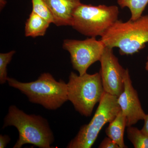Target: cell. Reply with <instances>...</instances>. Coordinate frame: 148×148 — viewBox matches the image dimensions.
Masks as SVG:
<instances>
[{
	"label": "cell",
	"instance_id": "6da1fadb",
	"mask_svg": "<svg viewBox=\"0 0 148 148\" xmlns=\"http://www.w3.org/2000/svg\"><path fill=\"white\" fill-rule=\"evenodd\" d=\"M10 126L16 127L19 134L13 148H21L26 144L40 148H52L54 135L48 121L43 117L29 114L12 105L9 108L3 128Z\"/></svg>",
	"mask_w": 148,
	"mask_h": 148
},
{
	"label": "cell",
	"instance_id": "7a4b0ae2",
	"mask_svg": "<svg viewBox=\"0 0 148 148\" xmlns=\"http://www.w3.org/2000/svg\"><path fill=\"white\" fill-rule=\"evenodd\" d=\"M7 82L26 95L31 103L39 104L47 110H54L68 101L67 84L60 79L57 81L49 73L41 74L32 82H21L8 77Z\"/></svg>",
	"mask_w": 148,
	"mask_h": 148
},
{
	"label": "cell",
	"instance_id": "3957f363",
	"mask_svg": "<svg viewBox=\"0 0 148 148\" xmlns=\"http://www.w3.org/2000/svg\"><path fill=\"white\" fill-rule=\"evenodd\" d=\"M101 40L107 47L118 48L120 55L138 53L148 42V15L125 22L118 19Z\"/></svg>",
	"mask_w": 148,
	"mask_h": 148
},
{
	"label": "cell",
	"instance_id": "277c9868",
	"mask_svg": "<svg viewBox=\"0 0 148 148\" xmlns=\"http://www.w3.org/2000/svg\"><path fill=\"white\" fill-rule=\"evenodd\" d=\"M119 13L116 5L95 6L81 3L73 14L71 26L86 36L101 37L118 20Z\"/></svg>",
	"mask_w": 148,
	"mask_h": 148
},
{
	"label": "cell",
	"instance_id": "5b68a950",
	"mask_svg": "<svg viewBox=\"0 0 148 148\" xmlns=\"http://www.w3.org/2000/svg\"><path fill=\"white\" fill-rule=\"evenodd\" d=\"M68 101L82 115L90 116L104 94L100 73L80 75L72 72L67 83Z\"/></svg>",
	"mask_w": 148,
	"mask_h": 148
},
{
	"label": "cell",
	"instance_id": "8992f818",
	"mask_svg": "<svg viewBox=\"0 0 148 148\" xmlns=\"http://www.w3.org/2000/svg\"><path fill=\"white\" fill-rule=\"evenodd\" d=\"M121 110L117 97L104 92L90 122L80 127L66 148H91L103 126L112 121Z\"/></svg>",
	"mask_w": 148,
	"mask_h": 148
},
{
	"label": "cell",
	"instance_id": "52a82bcc",
	"mask_svg": "<svg viewBox=\"0 0 148 148\" xmlns=\"http://www.w3.org/2000/svg\"><path fill=\"white\" fill-rule=\"evenodd\" d=\"M63 47L70 53L73 68L82 75L92 64L100 61L106 46L101 39L90 37L84 40H64Z\"/></svg>",
	"mask_w": 148,
	"mask_h": 148
},
{
	"label": "cell",
	"instance_id": "ba28073f",
	"mask_svg": "<svg viewBox=\"0 0 148 148\" xmlns=\"http://www.w3.org/2000/svg\"><path fill=\"white\" fill-rule=\"evenodd\" d=\"M100 75L105 92L118 97L124 88L125 69L120 64L113 49L106 47L100 60Z\"/></svg>",
	"mask_w": 148,
	"mask_h": 148
},
{
	"label": "cell",
	"instance_id": "9c48e42d",
	"mask_svg": "<svg viewBox=\"0 0 148 148\" xmlns=\"http://www.w3.org/2000/svg\"><path fill=\"white\" fill-rule=\"evenodd\" d=\"M118 103L126 120V126H133L144 120L146 114L142 108L138 92L133 87L128 69H125L124 88L117 98Z\"/></svg>",
	"mask_w": 148,
	"mask_h": 148
},
{
	"label": "cell",
	"instance_id": "30bf717a",
	"mask_svg": "<svg viewBox=\"0 0 148 148\" xmlns=\"http://www.w3.org/2000/svg\"><path fill=\"white\" fill-rule=\"evenodd\" d=\"M51 12L53 24L70 26L73 14L81 3L80 0H43Z\"/></svg>",
	"mask_w": 148,
	"mask_h": 148
},
{
	"label": "cell",
	"instance_id": "8fae6325",
	"mask_svg": "<svg viewBox=\"0 0 148 148\" xmlns=\"http://www.w3.org/2000/svg\"><path fill=\"white\" fill-rule=\"evenodd\" d=\"M108 126L106 129V134L112 139L120 148H127L125 145L124 135L126 126V120L121 110L112 121L109 123Z\"/></svg>",
	"mask_w": 148,
	"mask_h": 148
},
{
	"label": "cell",
	"instance_id": "7c38bea8",
	"mask_svg": "<svg viewBox=\"0 0 148 148\" xmlns=\"http://www.w3.org/2000/svg\"><path fill=\"white\" fill-rule=\"evenodd\" d=\"M50 23L38 14L32 11L25 24L26 37L36 38L45 34Z\"/></svg>",
	"mask_w": 148,
	"mask_h": 148
},
{
	"label": "cell",
	"instance_id": "4fadbf2b",
	"mask_svg": "<svg viewBox=\"0 0 148 148\" xmlns=\"http://www.w3.org/2000/svg\"><path fill=\"white\" fill-rule=\"evenodd\" d=\"M117 2L121 8L129 9L131 13L130 19L135 20L143 15L148 0H117Z\"/></svg>",
	"mask_w": 148,
	"mask_h": 148
},
{
	"label": "cell",
	"instance_id": "5bb4252c",
	"mask_svg": "<svg viewBox=\"0 0 148 148\" xmlns=\"http://www.w3.org/2000/svg\"><path fill=\"white\" fill-rule=\"evenodd\" d=\"M127 137L135 148H148V136L141 130L132 126L127 127Z\"/></svg>",
	"mask_w": 148,
	"mask_h": 148
},
{
	"label": "cell",
	"instance_id": "9a60e30c",
	"mask_svg": "<svg viewBox=\"0 0 148 148\" xmlns=\"http://www.w3.org/2000/svg\"><path fill=\"white\" fill-rule=\"evenodd\" d=\"M34 12L45 19L50 24L53 23V19L51 12L43 0H32Z\"/></svg>",
	"mask_w": 148,
	"mask_h": 148
},
{
	"label": "cell",
	"instance_id": "2e32d148",
	"mask_svg": "<svg viewBox=\"0 0 148 148\" xmlns=\"http://www.w3.org/2000/svg\"><path fill=\"white\" fill-rule=\"evenodd\" d=\"M15 51H11L6 53H0V84H3L7 82L8 77L7 75V67L12 59Z\"/></svg>",
	"mask_w": 148,
	"mask_h": 148
},
{
	"label": "cell",
	"instance_id": "e0dca14e",
	"mask_svg": "<svg viewBox=\"0 0 148 148\" xmlns=\"http://www.w3.org/2000/svg\"><path fill=\"white\" fill-rule=\"evenodd\" d=\"M99 148H120L119 146L109 137H106L99 145Z\"/></svg>",
	"mask_w": 148,
	"mask_h": 148
},
{
	"label": "cell",
	"instance_id": "ac0fdd59",
	"mask_svg": "<svg viewBox=\"0 0 148 148\" xmlns=\"http://www.w3.org/2000/svg\"><path fill=\"white\" fill-rule=\"evenodd\" d=\"M10 141V138L8 135H0V148H5Z\"/></svg>",
	"mask_w": 148,
	"mask_h": 148
},
{
	"label": "cell",
	"instance_id": "d6986e66",
	"mask_svg": "<svg viewBox=\"0 0 148 148\" xmlns=\"http://www.w3.org/2000/svg\"><path fill=\"white\" fill-rule=\"evenodd\" d=\"M144 121V124L141 130L148 136V114H146Z\"/></svg>",
	"mask_w": 148,
	"mask_h": 148
},
{
	"label": "cell",
	"instance_id": "ffe728a7",
	"mask_svg": "<svg viewBox=\"0 0 148 148\" xmlns=\"http://www.w3.org/2000/svg\"><path fill=\"white\" fill-rule=\"evenodd\" d=\"M6 2L5 0H0V8H1V10L5 6Z\"/></svg>",
	"mask_w": 148,
	"mask_h": 148
},
{
	"label": "cell",
	"instance_id": "44dd1931",
	"mask_svg": "<svg viewBox=\"0 0 148 148\" xmlns=\"http://www.w3.org/2000/svg\"><path fill=\"white\" fill-rule=\"evenodd\" d=\"M145 68L146 71H148V56L147 58V61L145 64Z\"/></svg>",
	"mask_w": 148,
	"mask_h": 148
}]
</instances>
